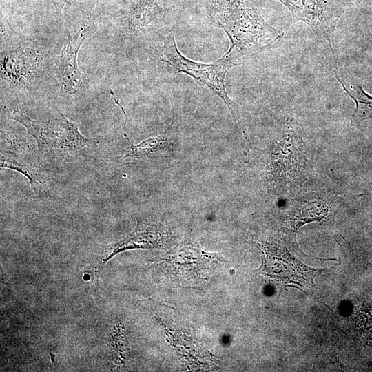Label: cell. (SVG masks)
Masks as SVG:
<instances>
[{"label":"cell","mask_w":372,"mask_h":372,"mask_svg":"<svg viewBox=\"0 0 372 372\" xmlns=\"http://www.w3.org/2000/svg\"><path fill=\"white\" fill-rule=\"evenodd\" d=\"M211 14L230 41L222 57L238 63L242 56L265 49L284 34L268 24L247 0H224Z\"/></svg>","instance_id":"1"},{"label":"cell","mask_w":372,"mask_h":372,"mask_svg":"<svg viewBox=\"0 0 372 372\" xmlns=\"http://www.w3.org/2000/svg\"><path fill=\"white\" fill-rule=\"evenodd\" d=\"M161 37L163 46L160 50V61L165 63L173 74L185 73L193 78L199 85L207 87L216 94L227 107L244 137L247 140V130L242 123L239 107L229 96L225 83L229 70L240 63L223 57L211 63L190 60L179 52L172 33Z\"/></svg>","instance_id":"2"},{"label":"cell","mask_w":372,"mask_h":372,"mask_svg":"<svg viewBox=\"0 0 372 372\" xmlns=\"http://www.w3.org/2000/svg\"><path fill=\"white\" fill-rule=\"evenodd\" d=\"M9 116L25 127L28 134L35 139L40 153L53 149L69 154H80L85 147L95 146L99 143L96 138H87L81 134L78 125L61 112L44 121L32 119L19 110H14Z\"/></svg>","instance_id":"3"},{"label":"cell","mask_w":372,"mask_h":372,"mask_svg":"<svg viewBox=\"0 0 372 372\" xmlns=\"http://www.w3.org/2000/svg\"><path fill=\"white\" fill-rule=\"evenodd\" d=\"M291 14L294 21L305 23L318 37L325 39L331 50L336 25L344 12L342 0H278Z\"/></svg>","instance_id":"4"},{"label":"cell","mask_w":372,"mask_h":372,"mask_svg":"<svg viewBox=\"0 0 372 372\" xmlns=\"http://www.w3.org/2000/svg\"><path fill=\"white\" fill-rule=\"evenodd\" d=\"M265 269L277 280L299 286L313 285V277L320 271L307 267L293 257L282 245L273 241L263 245Z\"/></svg>","instance_id":"5"},{"label":"cell","mask_w":372,"mask_h":372,"mask_svg":"<svg viewBox=\"0 0 372 372\" xmlns=\"http://www.w3.org/2000/svg\"><path fill=\"white\" fill-rule=\"evenodd\" d=\"M87 28L81 27L68 41L60 61L61 91L73 94L81 91L87 84L86 79L80 71L77 54L87 34Z\"/></svg>","instance_id":"6"},{"label":"cell","mask_w":372,"mask_h":372,"mask_svg":"<svg viewBox=\"0 0 372 372\" xmlns=\"http://www.w3.org/2000/svg\"><path fill=\"white\" fill-rule=\"evenodd\" d=\"M39 53L30 48L3 52L1 68L3 79L10 84H25L36 74Z\"/></svg>","instance_id":"7"},{"label":"cell","mask_w":372,"mask_h":372,"mask_svg":"<svg viewBox=\"0 0 372 372\" xmlns=\"http://www.w3.org/2000/svg\"><path fill=\"white\" fill-rule=\"evenodd\" d=\"M174 114L165 132L158 136L149 137L138 144H133L125 130L123 135L128 141L130 146L123 154L112 157V160L123 161L127 163L145 161L148 159L169 153L173 146L172 137V127L174 122Z\"/></svg>","instance_id":"8"},{"label":"cell","mask_w":372,"mask_h":372,"mask_svg":"<svg viewBox=\"0 0 372 372\" xmlns=\"http://www.w3.org/2000/svg\"><path fill=\"white\" fill-rule=\"evenodd\" d=\"M134 231L123 240L107 247L101 267L116 254L128 249L154 248L163 246L164 233L154 224L136 219Z\"/></svg>","instance_id":"9"},{"label":"cell","mask_w":372,"mask_h":372,"mask_svg":"<svg viewBox=\"0 0 372 372\" xmlns=\"http://www.w3.org/2000/svg\"><path fill=\"white\" fill-rule=\"evenodd\" d=\"M334 72L335 78L343 90L355 101V118L358 121L372 118V95L364 91L362 83L351 81L343 77L336 63Z\"/></svg>","instance_id":"10"},{"label":"cell","mask_w":372,"mask_h":372,"mask_svg":"<svg viewBox=\"0 0 372 372\" xmlns=\"http://www.w3.org/2000/svg\"><path fill=\"white\" fill-rule=\"evenodd\" d=\"M0 166L17 171L25 176L35 192L39 191L45 183L46 177L35 164L23 158L20 155L1 152Z\"/></svg>","instance_id":"11"},{"label":"cell","mask_w":372,"mask_h":372,"mask_svg":"<svg viewBox=\"0 0 372 372\" xmlns=\"http://www.w3.org/2000/svg\"><path fill=\"white\" fill-rule=\"evenodd\" d=\"M169 0H135L128 15V25L138 30L150 23L163 10Z\"/></svg>","instance_id":"12"},{"label":"cell","mask_w":372,"mask_h":372,"mask_svg":"<svg viewBox=\"0 0 372 372\" xmlns=\"http://www.w3.org/2000/svg\"><path fill=\"white\" fill-rule=\"evenodd\" d=\"M23 141L17 135L12 132L1 129V152L20 155V152L23 149Z\"/></svg>","instance_id":"13"},{"label":"cell","mask_w":372,"mask_h":372,"mask_svg":"<svg viewBox=\"0 0 372 372\" xmlns=\"http://www.w3.org/2000/svg\"><path fill=\"white\" fill-rule=\"evenodd\" d=\"M68 0H51L57 12H61Z\"/></svg>","instance_id":"14"}]
</instances>
